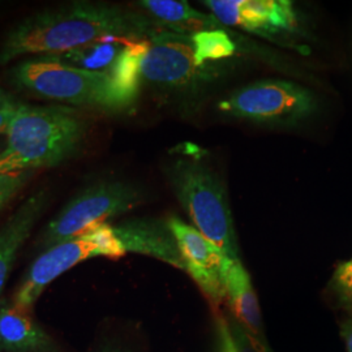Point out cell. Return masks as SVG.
Masks as SVG:
<instances>
[{
	"label": "cell",
	"instance_id": "cell-6",
	"mask_svg": "<svg viewBox=\"0 0 352 352\" xmlns=\"http://www.w3.org/2000/svg\"><path fill=\"white\" fill-rule=\"evenodd\" d=\"M142 192L124 182H101L82 189L62 212L51 219L41 234L38 245L46 251L72 239L89 227L128 213L142 202Z\"/></svg>",
	"mask_w": 352,
	"mask_h": 352
},
{
	"label": "cell",
	"instance_id": "cell-23",
	"mask_svg": "<svg viewBox=\"0 0 352 352\" xmlns=\"http://www.w3.org/2000/svg\"><path fill=\"white\" fill-rule=\"evenodd\" d=\"M17 104H19V103H16V104H13V106H10V107H6V109L0 110V135L7 132V129H8V126H10V123H11V120H12L13 115H14V111H16Z\"/></svg>",
	"mask_w": 352,
	"mask_h": 352
},
{
	"label": "cell",
	"instance_id": "cell-15",
	"mask_svg": "<svg viewBox=\"0 0 352 352\" xmlns=\"http://www.w3.org/2000/svg\"><path fill=\"white\" fill-rule=\"evenodd\" d=\"M146 43L148 38L129 42L110 71H107L115 110H126L138 100L142 80L141 60L146 51Z\"/></svg>",
	"mask_w": 352,
	"mask_h": 352
},
{
	"label": "cell",
	"instance_id": "cell-22",
	"mask_svg": "<svg viewBox=\"0 0 352 352\" xmlns=\"http://www.w3.org/2000/svg\"><path fill=\"white\" fill-rule=\"evenodd\" d=\"M217 340H218V352H238L231 338L225 316L221 315L217 317Z\"/></svg>",
	"mask_w": 352,
	"mask_h": 352
},
{
	"label": "cell",
	"instance_id": "cell-5",
	"mask_svg": "<svg viewBox=\"0 0 352 352\" xmlns=\"http://www.w3.org/2000/svg\"><path fill=\"white\" fill-rule=\"evenodd\" d=\"M19 88L54 101L115 110L107 72H91L59 63L47 56L25 60L12 71Z\"/></svg>",
	"mask_w": 352,
	"mask_h": 352
},
{
	"label": "cell",
	"instance_id": "cell-24",
	"mask_svg": "<svg viewBox=\"0 0 352 352\" xmlns=\"http://www.w3.org/2000/svg\"><path fill=\"white\" fill-rule=\"evenodd\" d=\"M340 333H342V338L346 344V350L347 352H352V316L343 322Z\"/></svg>",
	"mask_w": 352,
	"mask_h": 352
},
{
	"label": "cell",
	"instance_id": "cell-8",
	"mask_svg": "<svg viewBox=\"0 0 352 352\" xmlns=\"http://www.w3.org/2000/svg\"><path fill=\"white\" fill-rule=\"evenodd\" d=\"M192 39L175 32H155L148 38L141 77L162 88H183L199 78Z\"/></svg>",
	"mask_w": 352,
	"mask_h": 352
},
{
	"label": "cell",
	"instance_id": "cell-25",
	"mask_svg": "<svg viewBox=\"0 0 352 352\" xmlns=\"http://www.w3.org/2000/svg\"><path fill=\"white\" fill-rule=\"evenodd\" d=\"M13 104H16V103L11 100V97L6 91H3L0 89V110H3L6 107H10V106H13Z\"/></svg>",
	"mask_w": 352,
	"mask_h": 352
},
{
	"label": "cell",
	"instance_id": "cell-3",
	"mask_svg": "<svg viewBox=\"0 0 352 352\" xmlns=\"http://www.w3.org/2000/svg\"><path fill=\"white\" fill-rule=\"evenodd\" d=\"M167 176L195 227L227 258H239L226 189L213 168L200 157L183 153L168 164Z\"/></svg>",
	"mask_w": 352,
	"mask_h": 352
},
{
	"label": "cell",
	"instance_id": "cell-26",
	"mask_svg": "<svg viewBox=\"0 0 352 352\" xmlns=\"http://www.w3.org/2000/svg\"><path fill=\"white\" fill-rule=\"evenodd\" d=\"M98 352H128L122 347H118V346H113V344H107L104 347H102L101 350Z\"/></svg>",
	"mask_w": 352,
	"mask_h": 352
},
{
	"label": "cell",
	"instance_id": "cell-18",
	"mask_svg": "<svg viewBox=\"0 0 352 352\" xmlns=\"http://www.w3.org/2000/svg\"><path fill=\"white\" fill-rule=\"evenodd\" d=\"M195 62L201 68L206 62L226 59L235 54L236 45L225 30H204L192 34Z\"/></svg>",
	"mask_w": 352,
	"mask_h": 352
},
{
	"label": "cell",
	"instance_id": "cell-17",
	"mask_svg": "<svg viewBox=\"0 0 352 352\" xmlns=\"http://www.w3.org/2000/svg\"><path fill=\"white\" fill-rule=\"evenodd\" d=\"M132 41L135 39L123 37L109 38L78 47L75 50L45 56L59 63L67 64L80 69L91 72H107L118 60V58L122 55L128 43Z\"/></svg>",
	"mask_w": 352,
	"mask_h": 352
},
{
	"label": "cell",
	"instance_id": "cell-16",
	"mask_svg": "<svg viewBox=\"0 0 352 352\" xmlns=\"http://www.w3.org/2000/svg\"><path fill=\"white\" fill-rule=\"evenodd\" d=\"M138 6L162 25L179 34H184L187 30L193 32V34L204 30H215L222 25L217 19L197 12L187 1L141 0Z\"/></svg>",
	"mask_w": 352,
	"mask_h": 352
},
{
	"label": "cell",
	"instance_id": "cell-10",
	"mask_svg": "<svg viewBox=\"0 0 352 352\" xmlns=\"http://www.w3.org/2000/svg\"><path fill=\"white\" fill-rule=\"evenodd\" d=\"M204 4L222 25L261 36L294 30L296 26L292 3L286 0H206Z\"/></svg>",
	"mask_w": 352,
	"mask_h": 352
},
{
	"label": "cell",
	"instance_id": "cell-4",
	"mask_svg": "<svg viewBox=\"0 0 352 352\" xmlns=\"http://www.w3.org/2000/svg\"><path fill=\"white\" fill-rule=\"evenodd\" d=\"M126 253L115 228L107 222L89 227L75 238L51 247L38 257L16 289L12 304L29 311L51 282L76 265L94 257L120 258Z\"/></svg>",
	"mask_w": 352,
	"mask_h": 352
},
{
	"label": "cell",
	"instance_id": "cell-7",
	"mask_svg": "<svg viewBox=\"0 0 352 352\" xmlns=\"http://www.w3.org/2000/svg\"><path fill=\"white\" fill-rule=\"evenodd\" d=\"M222 113L264 124H295L315 110V97L300 85L264 80L236 90L219 103Z\"/></svg>",
	"mask_w": 352,
	"mask_h": 352
},
{
	"label": "cell",
	"instance_id": "cell-2",
	"mask_svg": "<svg viewBox=\"0 0 352 352\" xmlns=\"http://www.w3.org/2000/svg\"><path fill=\"white\" fill-rule=\"evenodd\" d=\"M85 133L84 119L67 107L20 103L0 151V175L63 164L80 149Z\"/></svg>",
	"mask_w": 352,
	"mask_h": 352
},
{
	"label": "cell",
	"instance_id": "cell-13",
	"mask_svg": "<svg viewBox=\"0 0 352 352\" xmlns=\"http://www.w3.org/2000/svg\"><path fill=\"white\" fill-rule=\"evenodd\" d=\"M222 278L232 317H235L252 336L265 340L257 295L252 286L251 277L240 258L225 260Z\"/></svg>",
	"mask_w": 352,
	"mask_h": 352
},
{
	"label": "cell",
	"instance_id": "cell-21",
	"mask_svg": "<svg viewBox=\"0 0 352 352\" xmlns=\"http://www.w3.org/2000/svg\"><path fill=\"white\" fill-rule=\"evenodd\" d=\"M331 283L340 302L352 309V258L337 267Z\"/></svg>",
	"mask_w": 352,
	"mask_h": 352
},
{
	"label": "cell",
	"instance_id": "cell-1",
	"mask_svg": "<svg viewBox=\"0 0 352 352\" xmlns=\"http://www.w3.org/2000/svg\"><path fill=\"white\" fill-rule=\"evenodd\" d=\"M151 23L119 7L75 1L33 14L13 29L0 50V64L25 55H55L113 37L145 39Z\"/></svg>",
	"mask_w": 352,
	"mask_h": 352
},
{
	"label": "cell",
	"instance_id": "cell-12",
	"mask_svg": "<svg viewBox=\"0 0 352 352\" xmlns=\"http://www.w3.org/2000/svg\"><path fill=\"white\" fill-rule=\"evenodd\" d=\"M126 252H138L184 269L180 252L168 226L148 221H131L113 227Z\"/></svg>",
	"mask_w": 352,
	"mask_h": 352
},
{
	"label": "cell",
	"instance_id": "cell-19",
	"mask_svg": "<svg viewBox=\"0 0 352 352\" xmlns=\"http://www.w3.org/2000/svg\"><path fill=\"white\" fill-rule=\"evenodd\" d=\"M232 342L238 352H272L265 340H258L240 324L235 317H226Z\"/></svg>",
	"mask_w": 352,
	"mask_h": 352
},
{
	"label": "cell",
	"instance_id": "cell-11",
	"mask_svg": "<svg viewBox=\"0 0 352 352\" xmlns=\"http://www.w3.org/2000/svg\"><path fill=\"white\" fill-rule=\"evenodd\" d=\"M49 197L46 189H39L28 197L0 228V292L11 274L19 252L45 212Z\"/></svg>",
	"mask_w": 352,
	"mask_h": 352
},
{
	"label": "cell",
	"instance_id": "cell-14",
	"mask_svg": "<svg viewBox=\"0 0 352 352\" xmlns=\"http://www.w3.org/2000/svg\"><path fill=\"white\" fill-rule=\"evenodd\" d=\"M51 340L29 311L8 304L0 307V350L49 352Z\"/></svg>",
	"mask_w": 352,
	"mask_h": 352
},
{
	"label": "cell",
	"instance_id": "cell-9",
	"mask_svg": "<svg viewBox=\"0 0 352 352\" xmlns=\"http://www.w3.org/2000/svg\"><path fill=\"white\" fill-rule=\"evenodd\" d=\"M167 226L177 244L184 270L188 272L212 302H223L226 291L222 272L226 256L196 227L187 225L182 219L173 217L168 219Z\"/></svg>",
	"mask_w": 352,
	"mask_h": 352
},
{
	"label": "cell",
	"instance_id": "cell-20",
	"mask_svg": "<svg viewBox=\"0 0 352 352\" xmlns=\"http://www.w3.org/2000/svg\"><path fill=\"white\" fill-rule=\"evenodd\" d=\"M33 171H19L0 175V212L25 187Z\"/></svg>",
	"mask_w": 352,
	"mask_h": 352
}]
</instances>
